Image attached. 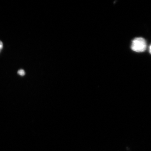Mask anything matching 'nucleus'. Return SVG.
<instances>
[{"label": "nucleus", "mask_w": 151, "mask_h": 151, "mask_svg": "<svg viewBox=\"0 0 151 151\" xmlns=\"http://www.w3.org/2000/svg\"><path fill=\"white\" fill-rule=\"evenodd\" d=\"M147 45L145 40L141 37L135 38L132 41V50L136 52H142L146 50Z\"/></svg>", "instance_id": "nucleus-1"}, {"label": "nucleus", "mask_w": 151, "mask_h": 151, "mask_svg": "<svg viewBox=\"0 0 151 151\" xmlns=\"http://www.w3.org/2000/svg\"><path fill=\"white\" fill-rule=\"evenodd\" d=\"M149 52H150V53L151 54V44L150 45V47H149Z\"/></svg>", "instance_id": "nucleus-4"}, {"label": "nucleus", "mask_w": 151, "mask_h": 151, "mask_svg": "<svg viewBox=\"0 0 151 151\" xmlns=\"http://www.w3.org/2000/svg\"><path fill=\"white\" fill-rule=\"evenodd\" d=\"M3 48V43L2 41L0 40V52Z\"/></svg>", "instance_id": "nucleus-3"}, {"label": "nucleus", "mask_w": 151, "mask_h": 151, "mask_svg": "<svg viewBox=\"0 0 151 151\" xmlns=\"http://www.w3.org/2000/svg\"><path fill=\"white\" fill-rule=\"evenodd\" d=\"M18 73L21 76H24L25 74V71L23 69H20L18 71Z\"/></svg>", "instance_id": "nucleus-2"}]
</instances>
